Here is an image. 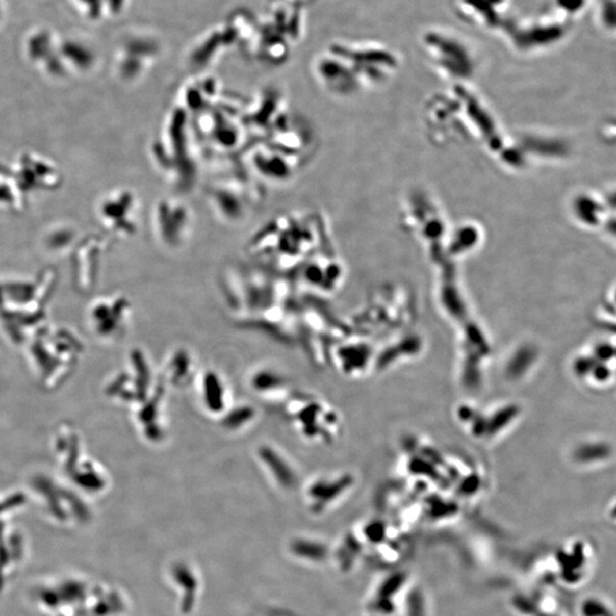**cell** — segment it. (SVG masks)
Listing matches in <instances>:
<instances>
[{
	"mask_svg": "<svg viewBox=\"0 0 616 616\" xmlns=\"http://www.w3.org/2000/svg\"><path fill=\"white\" fill-rule=\"evenodd\" d=\"M252 193H250L247 187L240 183H223L217 187H214L210 192V203L218 216L225 219L226 214L232 204L229 220H240L247 216L248 211L252 208Z\"/></svg>",
	"mask_w": 616,
	"mask_h": 616,
	"instance_id": "obj_1",
	"label": "cell"
}]
</instances>
